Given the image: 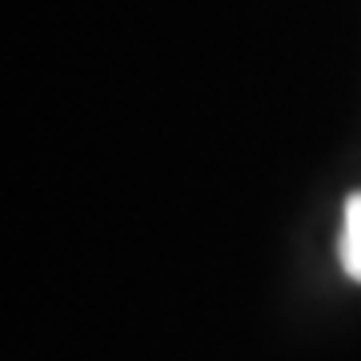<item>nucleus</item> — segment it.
I'll use <instances>...</instances> for the list:
<instances>
[{
  "label": "nucleus",
  "mask_w": 361,
  "mask_h": 361,
  "mask_svg": "<svg viewBox=\"0 0 361 361\" xmlns=\"http://www.w3.org/2000/svg\"><path fill=\"white\" fill-rule=\"evenodd\" d=\"M337 257H341V269L349 273V281L361 285V189L345 201V225H341Z\"/></svg>",
  "instance_id": "1"
}]
</instances>
